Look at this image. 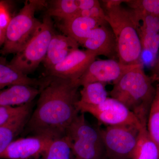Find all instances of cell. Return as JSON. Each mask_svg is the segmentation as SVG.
<instances>
[{
    "label": "cell",
    "instance_id": "obj_26",
    "mask_svg": "<svg viewBox=\"0 0 159 159\" xmlns=\"http://www.w3.org/2000/svg\"><path fill=\"white\" fill-rule=\"evenodd\" d=\"M77 15L84 17L92 18L94 19L107 24L106 20L105 11L102 9L100 5L95 6L89 9L80 10Z\"/></svg>",
    "mask_w": 159,
    "mask_h": 159
},
{
    "label": "cell",
    "instance_id": "obj_9",
    "mask_svg": "<svg viewBox=\"0 0 159 159\" xmlns=\"http://www.w3.org/2000/svg\"><path fill=\"white\" fill-rule=\"evenodd\" d=\"M126 65L114 59L95 60L90 65L79 80V85L90 83L115 84L126 72L139 65Z\"/></svg>",
    "mask_w": 159,
    "mask_h": 159
},
{
    "label": "cell",
    "instance_id": "obj_21",
    "mask_svg": "<svg viewBox=\"0 0 159 159\" xmlns=\"http://www.w3.org/2000/svg\"><path fill=\"white\" fill-rule=\"evenodd\" d=\"M42 157L44 159H73L72 141L67 136L54 139Z\"/></svg>",
    "mask_w": 159,
    "mask_h": 159
},
{
    "label": "cell",
    "instance_id": "obj_8",
    "mask_svg": "<svg viewBox=\"0 0 159 159\" xmlns=\"http://www.w3.org/2000/svg\"><path fill=\"white\" fill-rule=\"evenodd\" d=\"M77 107L80 112L90 114L107 126L125 125L140 126L144 124L124 104L111 97H108L99 105H86L78 102Z\"/></svg>",
    "mask_w": 159,
    "mask_h": 159
},
{
    "label": "cell",
    "instance_id": "obj_5",
    "mask_svg": "<svg viewBox=\"0 0 159 159\" xmlns=\"http://www.w3.org/2000/svg\"><path fill=\"white\" fill-rule=\"evenodd\" d=\"M55 33L51 17L46 14L34 35L9 63L25 75L33 73L43 61Z\"/></svg>",
    "mask_w": 159,
    "mask_h": 159
},
{
    "label": "cell",
    "instance_id": "obj_16",
    "mask_svg": "<svg viewBox=\"0 0 159 159\" xmlns=\"http://www.w3.org/2000/svg\"><path fill=\"white\" fill-rule=\"evenodd\" d=\"M40 89L30 86H11L5 89L0 90V106L16 107L32 102Z\"/></svg>",
    "mask_w": 159,
    "mask_h": 159
},
{
    "label": "cell",
    "instance_id": "obj_23",
    "mask_svg": "<svg viewBox=\"0 0 159 159\" xmlns=\"http://www.w3.org/2000/svg\"><path fill=\"white\" fill-rule=\"evenodd\" d=\"M136 18L142 14L150 15L159 17V0L125 1Z\"/></svg>",
    "mask_w": 159,
    "mask_h": 159
},
{
    "label": "cell",
    "instance_id": "obj_6",
    "mask_svg": "<svg viewBox=\"0 0 159 159\" xmlns=\"http://www.w3.org/2000/svg\"><path fill=\"white\" fill-rule=\"evenodd\" d=\"M66 135L72 141V149L76 159H107L101 130L89 125L81 113L74 120Z\"/></svg>",
    "mask_w": 159,
    "mask_h": 159
},
{
    "label": "cell",
    "instance_id": "obj_15",
    "mask_svg": "<svg viewBox=\"0 0 159 159\" xmlns=\"http://www.w3.org/2000/svg\"><path fill=\"white\" fill-rule=\"evenodd\" d=\"M44 82V78H31L23 74L5 58L0 57V90L6 87L16 85L30 86L39 88Z\"/></svg>",
    "mask_w": 159,
    "mask_h": 159
},
{
    "label": "cell",
    "instance_id": "obj_22",
    "mask_svg": "<svg viewBox=\"0 0 159 159\" xmlns=\"http://www.w3.org/2000/svg\"><path fill=\"white\" fill-rule=\"evenodd\" d=\"M147 127L151 138L159 147V82L148 112Z\"/></svg>",
    "mask_w": 159,
    "mask_h": 159
},
{
    "label": "cell",
    "instance_id": "obj_28",
    "mask_svg": "<svg viewBox=\"0 0 159 159\" xmlns=\"http://www.w3.org/2000/svg\"><path fill=\"white\" fill-rule=\"evenodd\" d=\"M80 10L89 9L95 6L100 5L97 0H78Z\"/></svg>",
    "mask_w": 159,
    "mask_h": 159
},
{
    "label": "cell",
    "instance_id": "obj_3",
    "mask_svg": "<svg viewBox=\"0 0 159 159\" xmlns=\"http://www.w3.org/2000/svg\"><path fill=\"white\" fill-rule=\"evenodd\" d=\"M104 11L106 20L116 39L119 62L126 65L143 63L138 31L140 23L131 9H125L121 5L105 9Z\"/></svg>",
    "mask_w": 159,
    "mask_h": 159
},
{
    "label": "cell",
    "instance_id": "obj_4",
    "mask_svg": "<svg viewBox=\"0 0 159 159\" xmlns=\"http://www.w3.org/2000/svg\"><path fill=\"white\" fill-rule=\"evenodd\" d=\"M44 2L26 1L22 9L11 18L6 29L5 39L0 54H16L34 35L41 22L35 17V12Z\"/></svg>",
    "mask_w": 159,
    "mask_h": 159
},
{
    "label": "cell",
    "instance_id": "obj_20",
    "mask_svg": "<svg viewBox=\"0 0 159 159\" xmlns=\"http://www.w3.org/2000/svg\"><path fill=\"white\" fill-rule=\"evenodd\" d=\"M80 11L78 0H55L50 2L46 14L63 20L77 16Z\"/></svg>",
    "mask_w": 159,
    "mask_h": 159
},
{
    "label": "cell",
    "instance_id": "obj_18",
    "mask_svg": "<svg viewBox=\"0 0 159 159\" xmlns=\"http://www.w3.org/2000/svg\"><path fill=\"white\" fill-rule=\"evenodd\" d=\"M132 159H159V147L151 138L147 124L140 129Z\"/></svg>",
    "mask_w": 159,
    "mask_h": 159
},
{
    "label": "cell",
    "instance_id": "obj_11",
    "mask_svg": "<svg viewBox=\"0 0 159 159\" xmlns=\"http://www.w3.org/2000/svg\"><path fill=\"white\" fill-rule=\"evenodd\" d=\"M53 140L28 136L15 140L0 154V159H36L43 155Z\"/></svg>",
    "mask_w": 159,
    "mask_h": 159
},
{
    "label": "cell",
    "instance_id": "obj_12",
    "mask_svg": "<svg viewBox=\"0 0 159 159\" xmlns=\"http://www.w3.org/2000/svg\"><path fill=\"white\" fill-rule=\"evenodd\" d=\"M81 45L97 56H105L110 59L118 58L116 43L111 29L102 25L94 29Z\"/></svg>",
    "mask_w": 159,
    "mask_h": 159
},
{
    "label": "cell",
    "instance_id": "obj_24",
    "mask_svg": "<svg viewBox=\"0 0 159 159\" xmlns=\"http://www.w3.org/2000/svg\"><path fill=\"white\" fill-rule=\"evenodd\" d=\"M142 51L151 55V61L155 63L159 49V32L147 31L138 32Z\"/></svg>",
    "mask_w": 159,
    "mask_h": 159
},
{
    "label": "cell",
    "instance_id": "obj_17",
    "mask_svg": "<svg viewBox=\"0 0 159 159\" xmlns=\"http://www.w3.org/2000/svg\"><path fill=\"white\" fill-rule=\"evenodd\" d=\"M33 105L0 126V154L14 141L16 137L22 133L31 115Z\"/></svg>",
    "mask_w": 159,
    "mask_h": 159
},
{
    "label": "cell",
    "instance_id": "obj_19",
    "mask_svg": "<svg viewBox=\"0 0 159 159\" xmlns=\"http://www.w3.org/2000/svg\"><path fill=\"white\" fill-rule=\"evenodd\" d=\"M106 84L99 82L90 83L83 86L80 92L78 102L86 105L97 106L108 98L106 89Z\"/></svg>",
    "mask_w": 159,
    "mask_h": 159
},
{
    "label": "cell",
    "instance_id": "obj_13",
    "mask_svg": "<svg viewBox=\"0 0 159 159\" xmlns=\"http://www.w3.org/2000/svg\"><path fill=\"white\" fill-rule=\"evenodd\" d=\"M79 44L65 34H55L51 42L43 61L46 70L61 62L71 52L78 48Z\"/></svg>",
    "mask_w": 159,
    "mask_h": 159
},
{
    "label": "cell",
    "instance_id": "obj_25",
    "mask_svg": "<svg viewBox=\"0 0 159 159\" xmlns=\"http://www.w3.org/2000/svg\"><path fill=\"white\" fill-rule=\"evenodd\" d=\"M32 104L33 101L19 106H0V126L9 122Z\"/></svg>",
    "mask_w": 159,
    "mask_h": 159
},
{
    "label": "cell",
    "instance_id": "obj_1",
    "mask_svg": "<svg viewBox=\"0 0 159 159\" xmlns=\"http://www.w3.org/2000/svg\"><path fill=\"white\" fill-rule=\"evenodd\" d=\"M78 82L48 76L39 88V98L22 133L54 140L66 133L79 115L77 103L80 99Z\"/></svg>",
    "mask_w": 159,
    "mask_h": 159
},
{
    "label": "cell",
    "instance_id": "obj_2",
    "mask_svg": "<svg viewBox=\"0 0 159 159\" xmlns=\"http://www.w3.org/2000/svg\"><path fill=\"white\" fill-rule=\"evenodd\" d=\"M152 77L146 75L143 64L126 72L114 84L111 98L124 104L141 123H147L148 112L155 94Z\"/></svg>",
    "mask_w": 159,
    "mask_h": 159
},
{
    "label": "cell",
    "instance_id": "obj_10",
    "mask_svg": "<svg viewBox=\"0 0 159 159\" xmlns=\"http://www.w3.org/2000/svg\"><path fill=\"white\" fill-rule=\"evenodd\" d=\"M97 57L95 53L89 50L76 49L61 62L47 71L48 76L69 79L79 83L80 77Z\"/></svg>",
    "mask_w": 159,
    "mask_h": 159
},
{
    "label": "cell",
    "instance_id": "obj_7",
    "mask_svg": "<svg viewBox=\"0 0 159 159\" xmlns=\"http://www.w3.org/2000/svg\"><path fill=\"white\" fill-rule=\"evenodd\" d=\"M142 125L107 126L100 129L107 158L132 159Z\"/></svg>",
    "mask_w": 159,
    "mask_h": 159
},
{
    "label": "cell",
    "instance_id": "obj_31",
    "mask_svg": "<svg viewBox=\"0 0 159 159\" xmlns=\"http://www.w3.org/2000/svg\"><path fill=\"white\" fill-rule=\"evenodd\" d=\"M6 28L0 27V47L3 46L5 39Z\"/></svg>",
    "mask_w": 159,
    "mask_h": 159
},
{
    "label": "cell",
    "instance_id": "obj_30",
    "mask_svg": "<svg viewBox=\"0 0 159 159\" xmlns=\"http://www.w3.org/2000/svg\"><path fill=\"white\" fill-rule=\"evenodd\" d=\"M153 78L154 81L157 80L159 82V56L157 63L156 64L155 68L154 73L153 76L152 77Z\"/></svg>",
    "mask_w": 159,
    "mask_h": 159
},
{
    "label": "cell",
    "instance_id": "obj_27",
    "mask_svg": "<svg viewBox=\"0 0 159 159\" xmlns=\"http://www.w3.org/2000/svg\"><path fill=\"white\" fill-rule=\"evenodd\" d=\"M11 19L6 5L0 2V27L6 28Z\"/></svg>",
    "mask_w": 159,
    "mask_h": 159
},
{
    "label": "cell",
    "instance_id": "obj_29",
    "mask_svg": "<svg viewBox=\"0 0 159 159\" xmlns=\"http://www.w3.org/2000/svg\"><path fill=\"white\" fill-rule=\"evenodd\" d=\"M105 9L111 8L115 6L122 5V3H125V1H121V0H106V1H102Z\"/></svg>",
    "mask_w": 159,
    "mask_h": 159
},
{
    "label": "cell",
    "instance_id": "obj_14",
    "mask_svg": "<svg viewBox=\"0 0 159 159\" xmlns=\"http://www.w3.org/2000/svg\"><path fill=\"white\" fill-rule=\"evenodd\" d=\"M106 24L92 18L79 15L63 20L60 28L64 34L81 44L92 31Z\"/></svg>",
    "mask_w": 159,
    "mask_h": 159
},
{
    "label": "cell",
    "instance_id": "obj_32",
    "mask_svg": "<svg viewBox=\"0 0 159 159\" xmlns=\"http://www.w3.org/2000/svg\"><path fill=\"white\" fill-rule=\"evenodd\" d=\"M44 159L43 158H38V159Z\"/></svg>",
    "mask_w": 159,
    "mask_h": 159
}]
</instances>
